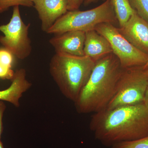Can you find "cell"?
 <instances>
[{"label":"cell","instance_id":"6da1fadb","mask_svg":"<svg viewBox=\"0 0 148 148\" xmlns=\"http://www.w3.org/2000/svg\"><path fill=\"white\" fill-rule=\"evenodd\" d=\"M90 129L106 147L148 135V108L144 103L106 109L93 114Z\"/></svg>","mask_w":148,"mask_h":148},{"label":"cell","instance_id":"7a4b0ae2","mask_svg":"<svg viewBox=\"0 0 148 148\" xmlns=\"http://www.w3.org/2000/svg\"><path fill=\"white\" fill-rule=\"evenodd\" d=\"M123 69L113 53L96 61L87 83L74 102L77 112L95 113L106 109L114 95Z\"/></svg>","mask_w":148,"mask_h":148},{"label":"cell","instance_id":"3957f363","mask_svg":"<svg viewBox=\"0 0 148 148\" xmlns=\"http://www.w3.org/2000/svg\"><path fill=\"white\" fill-rule=\"evenodd\" d=\"M95 63L85 55L56 53L51 59L49 71L62 94L74 103L87 83Z\"/></svg>","mask_w":148,"mask_h":148},{"label":"cell","instance_id":"277c9868","mask_svg":"<svg viewBox=\"0 0 148 148\" xmlns=\"http://www.w3.org/2000/svg\"><path fill=\"white\" fill-rule=\"evenodd\" d=\"M118 23L111 0H106L97 7L85 11H68L58 18L47 33L54 35L70 31L85 32L95 30L102 23Z\"/></svg>","mask_w":148,"mask_h":148},{"label":"cell","instance_id":"5b68a950","mask_svg":"<svg viewBox=\"0 0 148 148\" xmlns=\"http://www.w3.org/2000/svg\"><path fill=\"white\" fill-rule=\"evenodd\" d=\"M148 86V71L144 66L123 69L115 92L106 109L143 103Z\"/></svg>","mask_w":148,"mask_h":148},{"label":"cell","instance_id":"8992f818","mask_svg":"<svg viewBox=\"0 0 148 148\" xmlns=\"http://www.w3.org/2000/svg\"><path fill=\"white\" fill-rule=\"evenodd\" d=\"M30 24H26L21 18L19 6L13 7L10 21L5 25H0V43L16 58L23 60L32 53L31 41L29 37Z\"/></svg>","mask_w":148,"mask_h":148},{"label":"cell","instance_id":"52a82bcc","mask_svg":"<svg viewBox=\"0 0 148 148\" xmlns=\"http://www.w3.org/2000/svg\"><path fill=\"white\" fill-rule=\"evenodd\" d=\"M95 30L108 40L123 69L144 66L147 62L148 55L131 44L113 24L102 23Z\"/></svg>","mask_w":148,"mask_h":148},{"label":"cell","instance_id":"ba28073f","mask_svg":"<svg viewBox=\"0 0 148 148\" xmlns=\"http://www.w3.org/2000/svg\"><path fill=\"white\" fill-rule=\"evenodd\" d=\"M119 31L131 44L148 55V22L135 12Z\"/></svg>","mask_w":148,"mask_h":148},{"label":"cell","instance_id":"9c48e42d","mask_svg":"<svg viewBox=\"0 0 148 148\" xmlns=\"http://www.w3.org/2000/svg\"><path fill=\"white\" fill-rule=\"evenodd\" d=\"M41 21V29L47 33L56 21L68 11V0H33Z\"/></svg>","mask_w":148,"mask_h":148},{"label":"cell","instance_id":"30bf717a","mask_svg":"<svg viewBox=\"0 0 148 148\" xmlns=\"http://www.w3.org/2000/svg\"><path fill=\"white\" fill-rule=\"evenodd\" d=\"M85 32L73 31L55 35L49 42L54 48L56 53L81 56H85Z\"/></svg>","mask_w":148,"mask_h":148},{"label":"cell","instance_id":"8fae6325","mask_svg":"<svg viewBox=\"0 0 148 148\" xmlns=\"http://www.w3.org/2000/svg\"><path fill=\"white\" fill-rule=\"evenodd\" d=\"M10 86L0 90V101L11 103L16 108L20 106L19 100L23 93L32 86L31 82L26 78V71L24 69H18L14 72Z\"/></svg>","mask_w":148,"mask_h":148},{"label":"cell","instance_id":"7c38bea8","mask_svg":"<svg viewBox=\"0 0 148 148\" xmlns=\"http://www.w3.org/2000/svg\"><path fill=\"white\" fill-rule=\"evenodd\" d=\"M84 52L96 62L112 53V50L108 40L94 30L85 32Z\"/></svg>","mask_w":148,"mask_h":148},{"label":"cell","instance_id":"4fadbf2b","mask_svg":"<svg viewBox=\"0 0 148 148\" xmlns=\"http://www.w3.org/2000/svg\"><path fill=\"white\" fill-rule=\"evenodd\" d=\"M119 28L124 26L136 11L130 0H111Z\"/></svg>","mask_w":148,"mask_h":148},{"label":"cell","instance_id":"5bb4252c","mask_svg":"<svg viewBox=\"0 0 148 148\" xmlns=\"http://www.w3.org/2000/svg\"><path fill=\"white\" fill-rule=\"evenodd\" d=\"M111 148H148V135L138 140L116 143Z\"/></svg>","mask_w":148,"mask_h":148},{"label":"cell","instance_id":"9a60e30c","mask_svg":"<svg viewBox=\"0 0 148 148\" xmlns=\"http://www.w3.org/2000/svg\"><path fill=\"white\" fill-rule=\"evenodd\" d=\"M22 6L26 7H34L33 0H0V13L8 10L11 7Z\"/></svg>","mask_w":148,"mask_h":148},{"label":"cell","instance_id":"2e32d148","mask_svg":"<svg viewBox=\"0 0 148 148\" xmlns=\"http://www.w3.org/2000/svg\"><path fill=\"white\" fill-rule=\"evenodd\" d=\"M138 15L148 22V0H130Z\"/></svg>","mask_w":148,"mask_h":148},{"label":"cell","instance_id":"e0dca14e","mask_svg":"<svg viewBox=\"0 0 148 148\" xmlns=\"http://www.w3.org/2000/svg\"><path fill=\"white\" fill-rule=\"evenodd\" d=\"M13 61V55L5 49H0V64L11 68Z\"/></svg>","mask_w":148,"mask_h":148},{"label":"cell","instance_id":"ac0fdd59","mask_svg":"<svg viewBox=\"0 0 148 148\" xmlns=\"http://www.w3.org/2000/svg\"><path fill=\"white\" fill-rule=\"evenodd\" d=\"M14 72L11 69L0 64V78L11 80Z\"/></svg>","mask_w":148,"mask_h":148},{"label":"cell","instance_id":"d6986e66","mask_svg":"<svg viewBox=\"0 0 148 148\" xmlns=\"http://www.w3.org/2000/svg\"><path fill=\"white\" fill-rule=\"evenodd\" d=\"M68 11H72L78 10L84 0H68Z\"/></svg>","mask_w":148,"mask_h":148},{"label":"cell","instance_id":"ffe728a7","mask_svg":"<svg viewBox=\"0 0 148 148\" xmlns=\"http://www.w3.org/2000/svg\"><path fill=\"white\" fill-rule=\"evenodd\" d=\"M6 109V106L4 102L0 101V140L1 138V135H2L3 130V118Z\"/></svg>","mask_w":148,"mask_h":148},{"label":"cell","instance_id":"44dd1931","mask_svg":"<svg viewBox=\"0 0 148 148\" xmlns=\"http://www.w3.org/2000/svg\"><path fill=\"white\" fill-rule=\"evenodd\" d=\"M145 105L148 108V86L147 88L145 94V98H144V102Z\"/></svg>","mask_w":148,"mask_h":148},{"label":"cell","instance_id":"7402d4cb","mask_svg":"<svg viewBox=\"0 0 148 148\" xmlns=\"http://www.w3.org/2000/svg\"><path fill=\"white\" fill-rule=\"evenodd\" d=\"M99 1V0H84L83 3L84 5L87 6L92 3L96 2Z\"/></svg>","mask_w":148,"mask_h":148},{"label":"cell","instance_id":"603a6c76","mask_svg":"<svg viewBox=\"0 0 148 148\" xmlns=\"http://www.w3.org/2000/svg\"><path fill=\"white\" fill-rule=\"evenodd\" d=\"M144 67L145 69H146V70H148V60L147 62V63H146L145 65V66H144Z\"/></svg>","mask_w":148,"mask_h":148},{"label":"cell","instance_id":"cb8c5ba5","mask_svg":"<svg viewBox=\"0 0 148 148\" xmlns=\"http://www.w3.org/2000/svg\"><path fill=\"white\" fill-rule=\"evenodd\" d=\"M0 148H4L3 145V143H2L1 140H0Z\"/></svg>","mask_w":148,"mask_h":148}]
</instances>
